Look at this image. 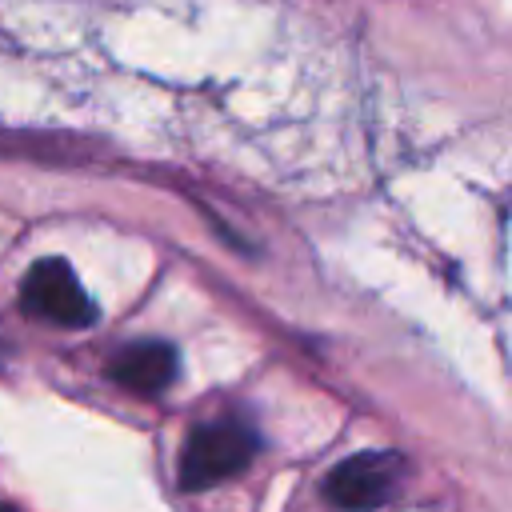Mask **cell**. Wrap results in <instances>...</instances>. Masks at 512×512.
Here are the masks:
<instances>
[{
    "instance_id": "obj_1",
    "label": "cell",
    "mask_w": 512,
    "mask_h": 512,
    "mask_svg": "<svg viewBox=\"0 0 512 512\" xmlns=\"http://www.w3.org/2000/svg\"><path fill=\"white\" fill-rule=\"evenodd\" d=\"M260 440L252 428L220 420V424H200L192 428V436L184 440L180 452V484L184 488H212L236 472H244L256 456Z\"/></svg>"
},
{
    "instance_id": "obj_3",
    "label": "cell",
    "mask_w": 512,
    "mask_h": 512,
    "mask_svg": "<svg viewBox=\"0 0 512 512\" xmlns=\"http://www.w3.org/2000/svg\"><path fill=\"white\" fill-rule=\"evenodd\" d=\"M400 476H404V460L396 452H360L328 472L324 496L340 508H372L396 492Z\"/></svg>"
},
{
    "instance_id": "obj_4",
    "label": "cell",
    "mask_w": 512,
    "mask_h": 512,
    "mask_svg": "<svg viewBox=\"0 0 512 512\" xmlns=\"http://www.w3.org/2000/svg\"><path fill=\"white\" fill-rule=\"evenodd\" d=\"M108 372L116 384H124L132 392H144V396L164 392L176 376V348L168 340H136L116 352Z\"/></svg>"
},
{
    "instance_id": "obj_2",
    "label": "cell",
    "mask_w": 512,
    "mask_h": 512,
    "mask_svg": "<svg viewBox=\"0 0 512 512\" xmlns=\"http://www.w3.org/2000/svg\"><path fill=\"white\" fill-rule=\"evenodd\" d=\"M20 304H24V312L44 316V320L64 324V328H88L96 320V300L84 292L72 264L60 256L36 260L28 268L24 288H20Z\"/></svg>"
}]
</instances>
